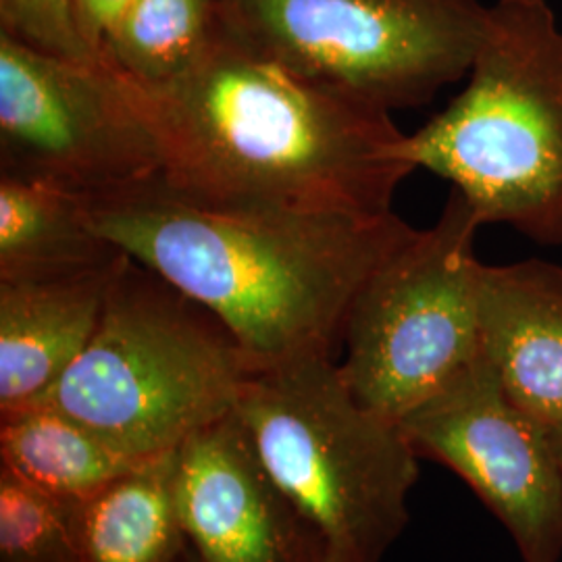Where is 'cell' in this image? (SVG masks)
<instances>
[{"label":"cell","instance_id":"6da1fadb","mask_svg":"<svg viewBox=\"0 0 562 562\" xmlns=\"http://www.w3.org/2000/svg\"><path fill=\"white\" fill-rule=\"evenodd\" d=\"M127 88L162 180L199 201L383 215L417 167L378 104L248 50L222 32L173 80Z\"/></svg>","mask_w":562,"mask_h":562},{"label":"cell","instance_id":"7a4b0ae2","mask_svg":"<svg viewBox=\"0 0 562 562\" xmlns=\"http://www.w3.org/2000/svg\"><path fill=\"white\" fill-rule=\"evenodd\" d=\"M83 202L104 240L211 311L257 369L331 355L362 283L417 232L394 211L199 201L161 176Z\"/></svg>","mask_w":562,"mask_h":562},{"label":"cell","instance_id":"3957f363","mask_svg":"<svg viewBox=\"0 0 562 562\" xmlns=\"http://www.w3.org/2000/svg\"><path fill=\"white\" fill-rule=\"evenodd\" d=\"M461 94L404 155L452 181L483 225L562 248V27L548 0L487 4Z\"/></svg>","mask_w":562,"mask_h":562},{"label":"cell","instance_id":"277c9868","mask_svg":"<svg viewBox=\"0 0 562 562\" xmlns=\"http://www.w3.org/2000/svg\"><path fill=\"white\" fill-rule=\"evenodd\" d=\"M255 371L211 311L125 257L92 340L36 404L134 461H155L229 415Z\"/></svg>","mask_w":562,"mask_h":562},{"label":"cell","instance_id":"5b68a950","mask_svg":"<svg viewBox=\"0 0 562 562\" xmlns=\"http://www.w3.org/2000/svg\"><path fill=\"white\" fill-rule=\"evenodd\" d=\"M234 411L323 562H382L408 525L419 480L401 425L357 402L331 355L257 369Z\"/></svg>","mask_w":562,"mask_h":562},{"label":"cell","instance_id":"8992f818","mask_svg":"<svg viewBox=\"0 0 562 562\" xmlns=\"http://www.w3.org/2000/svg\"><path fill=\"white\" fill-rule=\"evenodd\" d=\"M229 41L385 111L417 109L469 76L480 0H213Z\"/></svg>","mask_w":562,"mask_h":562},{"label":"cell","instance_id":"52a82bcc","mask_svg":"<svg viewBox=\"0 0 562 562\" xmlns=\"http://www.w3.org/2000/svg\"><path fill=\"white\" fill-rule=\"evenodd\" d=\"M480 227L454 190L440 220L394 250L350 302L338 367L367 411L401 423L480 357Z\"/></svg>","mask_w":562,"mask_h":562},{"label":"cell","instance_id":"ba28073f","mask_svg":"<svg viewBox=\"0 0 562 562\" xmlns=\"http://www.w3.org/2000/svg\"><path fill=\"white\" fill-rule=\"evenodd\" d=\"M0 173L92 199L159 176L161 157L109 63L60 59L0 32Z\"/></svg>","mask_w":562,"mask_h":562},{"label":"cell","instance_id":"9c48e42d","mask_svg":"<svg viewBox=\"0 0 562 562\" xmlns=\"http://www.w3.org/2000/svg\"><path fill=\"white\" fill-rule=\"evenodd\" d=\"M503 522L521 562L562 561V469L548 427L506 394L485 352L401 423Z\"/></svg>","mask_w":562,"mask_h":562},{"label":"cell","instance_id":"30bf717a","mask_svg":"<svg viewBox=\"0 0 562 562\" xmlns=\"http://www.w3.org/2000/svg\"><path fill=\"white\" fill-rule=\"evenodd\" d=\"M176 504L199 562H323L315 536L257 457L236 411L178 448Z\"/></svg>","mask_w":562,"mask_h":562},{"label":"cell","instance_id":"8fae6325","mask_svg":"<svg viewBox=\"0 0 562 562\" xmlns=\"http://www.w3.org/2000/svg\"><path fill=\"white\" fill-rule=\"evenodd\" d=\"M0 280V415L41 402L92 340L125 261Z\"/></svg>","mask_w":562,"mask_h":562},{"label":"cell","instance_id":"7c38bea8","mask_svg":"<svg viewBox=\"0 0 562 562\" xmlns=\"http://www.w3.org/2000/svg\"><path fill=\"white\" fill-rule=\"evenodd\" d=\"M482 346L510 401L562 422V267L542 259L480 269Z\"/></svg>","mask_w":562,"mask_h":562},{"label":"cell","instance_id":"4fadbf2b","mask_svg":"<svg viewBox=\"0 0 562 562\" xmlns=\"http://www.w3.org/2000/svg\"><path fill=\"white\" fill-rule=\"evenodd\" d=\"M176 459L178 450L142 462L74 506L80 562L183 561Z\"/></svg>","mask_w":562,"mask_h":562},{"label":"cell","instance_id":"5bb4252c","mask_svg":"<svg viewBox=\"0 0 562 562\" xmlns=\"http://www.w3.org/2000/svg\"><path fill=\"white\" fill-rule=\"evenodd\" d=\"M120 252L90 225L80 194L53 181L0 173V280L86 269Z\"/></svg>","mask_w":562,"mask_h":562},{"label":"cell","instance_id":"9a60e30c","mask_svg":"<svg viewBox=\"0 0 562 562\" xmlns=\"http://www.w3.org/2000/svg\"><path fill=\"white\" fill-rule=\"evenodd\" d=\"M138 464L46 404L0 415V467L63 503H83Z\"/></svg>","mask_w":562,"mask_h":562},{"label":"cell","instance_id":"2e32d148","mask_svg":"<svg viewBox=\"0 0 562 562\" xmlns=\"http://www.w3.org/2000/svg\"><path fill=\"white\" fill-rule=\"evenodd\" d=\"M217 32L213 0H134L109 44L123 78L155 86L188 71Z\"/></svg>","mask_w":562,"mask_h":562},{"label":"cell","instance_id":"e0dca14e","mask_svg":"<svg viewBox=\"0 0 562 562\" xmlns=\"http://www.w3.org/2000/svg\"><path fill=\"white\" fill-rule=\"evenodd\" d=\"M74 506L0 467V562H80Z\"/></svg>","mask_w":562,"mask_h":562},{"label":"cell","instance_id":"ac0fdd59","mask_svg":"<svg viewBox=\"0 0 562 562\" xmlns=\"http://www.w3.org/2000/svg\"><path fill=\"white\" fill-rule=\"evenodd\" d=\"M0 32L60 59L99 60L81 38L69 0H0Z\"/></svg>","mask_w":562,"mask_h":562},{"label":"cell","instance_id":"d6986e66","mask_svg":"<svg viewBox=\"0 0 562 562\" xmlns=\"http://www.w3.org/2000/svg\"><path fill=\"white\" fill-rule=\"evenodd\" d=\"M81 38L97 59L106 63V50L121 20L134 0H69Z\"/></svg>","mask_w":562,"mask_h":562},{"label":"cell","instance_id":"ffe728a7","mask_svg":"<svg viewBox=\"0 0 562 562\" xmlns=\"http://www.w3.org/2000/svg\"><path fill=\"white\" fill-rule=\"evenodd\" d=\"M548 431H550V440H552L554 452H557V457H559L562 469V422L554 423L552 427H548Z\"/></svg>","mask_w":562,"mask_h":562},{"label":"cell","instance_id":"44dd1931","mask_svg":"<svg viewBox=\"0 0 562 562\" xmlns=\"http://www.w3.org/2000/svg\"><path fill=\"white\" fill-rule=\"evenodd\" d=\"M181 562H199L196 561V559H194V557H192V552H190V550H188V554H186V557H183V561Z\"/></svg>","mask_w":562,"mask_h":562}]
</instances>
